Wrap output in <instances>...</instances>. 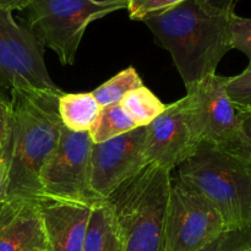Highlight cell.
I'll use <instances>...</instances> for the list:
<instances>
[{
	"mask_svg": "<svg viewBox=\"0 0 251 251\" xmlns=\"http://www.w3.org/2000/svg\"><path fill=\"white\" fill-rule=\"evenodd\" d=\"M141 86H144L141 77L135 68L130 66L98 86L91 93L96 98L100 107L103 108L107 105L120 104L127 92L136 90Z\"/></svg>",
	"mask_w": 251,
	"mask_h": 251,
	"instance_id": "obj_18",
	"label": "cell"
},
{
	"mask_svg": "<svg viewBox=\"0 0 251 251\" xmlns=\"http://www.w3.org/2000/svg\"><path fill=\"white\" fill-rule=\"evenodd\" d=\"M227 76H207L186 88L180 100L183 114L199 144H208L229 151L242 131L243 113L227 93Z\"/></svg>",
	"mask_w": 251,
	"mask_h": 251,
	"instance_id": "obj_6",
	"label": "cell"
},
{
	"mask_svg": "<svg viewBox=\"0 0 251 251\" xmlns=\"http://www.w3.org/2000/svg\"><path fill=\"white\" fill-rule=\"evenodd\" d=\"M239 251H251V247L244 248V249H242V250H239Z\"/></svg>",
	"mask_w": 251,
	"mask_h": 251,
	"instance_id": "obj_30",
	"label": "cell"
},
{
	"mask_svg": "<svg viewBox=\"0 0 251 251\" xmlns=\"http://www.w3.org/2000/svg\"><path fill=\"white\" fill-rule=\"evenodd\" d=\"M229 31L232 49L244 53L251 64V19L238 16L233 12L229 19Z\"/></svg>",
	"mask_w": 251,
	"mask_h": 251,
	"instance_id": "obj_20",
	"label": "cell"
},
{
	"mask_svg": "<svg viewBox=\"0 0 251 251\" xmlns=\"http://www.w3.org/2000/svg\"><path fill=\"white\" fill-rule=\"evenodd\" d=\"M10 154H11V147H10L9 140V142L0 149V202H4L6 199L10 172Z\"/></svg>",
	"mask_w": 251,
	"mask_h": 251,
	"instance_id": "obj_24",
	"label": "cell"
},
{
	"mask_svg": "<svg viewBox=\"0 0 251 251\" xmlns=\"http://www.w3.org/2000/svg\"><path fill=\"white\" fill-rule=\"evenodd\" d=\"M82 251H125L122 235L105 201L93 207Z\"/></svg>",
	"mask_w": 251,
	"mask_h": 251,
	"instance_id": "obj_14",
	"label": "cell"
},
{
	"mask_svg": "<svg viewBox=\"0 0 251 251\" xmlns=\"http://www.w3.org/2000/svg\"><path fill=\"white\" fill-rule=\"evenodd\" d=\"M17 202L19 201H4V202H0V226L6 220L7 216L12 212V210L16 207Z\"/></svg>",
	"mask_w": 251,
	"mask_h": 251,
	"instance_id": "obj_28",
	"label": "cell"
},
{
	"mask_svg": "<svg viewBox=\"0 0 251 251\" xmlns=\"http://www.w3.org/2000/svg\"><path fill=\"white\" fill-rule=\"evenodd\" d=\"M36 250H48L38 206L36 200L19 201L0 226V251Z\"/></svg>",
	"mask_w": 251,
	"mask_h": 251,
	"instance_id": "obj_13",
	"label": "cell"
},
{
	"mask_svg": "<svg viewBox=\"0 0 251 251\" xmlns=\"http://www.w3.org/2000/svg\"><path fill=\"white\" fill-rule=\"evenodd\" d=\"M49 251H82L95 206L39 198L36 200Z\"/></svg>",
	"mask_w": 251,
	"mask_h": 251,
	"instance_id": "obj_12",
	"label": "cell"
},
{
	"mask_svg": "<svg viewBox=\"0 0 251 251\" xmlns=\"http://www.w3.org/2000/svg\"><path fill=\"white\" fill-rule=\"evenodd\" d=\"M100 107L92 93H65L59 97V115L70 131L88 132L98 118Z\"/></svg>",
	"mask_w": 251,
	"mask_h": 251,
	"instance_id": "obj_15",
	"label": "cell"
},
{
	"mask_svg": "<svg viewBox=\"0 0 251 251\" xmlns=\"http://www.w3.org/2000/svg\"><path fill=\"white\" fill-rule=\"evenodd\" d=\"M240 112L243 113V124L239 140L227 152L239 158L251 174V114L244 110H240Z\"/></svg>",
	"mask_w": 251,
	"mask_h": 251,
	"instance_id": "obj_23",
	"label": "cell"
},
{
	"mask_svg": "<svg viewBox=\"0 0 251 251\" xmlns=\"http://www.w3.org/2000/svg\"><path fill=\"white\" fill-rule=\"evenodd\" d=\"M32 0H0V10L2 11H15V10H25Z\"/></svg>",
	"mask_w": 251,
	"mask_h": 251,
	"instance_id": "obj_27",
	"label": "cell"
},
{
	"mask_svg": "<svg viewBox=\"0 0 251 251\" xmlns=\"http://www.w3.org/2000/svg\"><path fill=\"white\" fill-rule=\"evenodd\" d=\"M184 0H129L127 11L131 20L142 21L145 17L167 11Z\"/></svg>",
	"mask_w": 251,
	"mask_h": 251,
	"instance_id": "obj_21",
	"label": "cell"
},
{
	"mask_svg": "<svg viewBox=\"0 0 251 251\" xmlns=\"http://www.w3.org/2000/svg\"><path fill=\"white\" fill-rule=\"evenodd\" d=\"M227 93L233 104L239 110L251 108V64L242 74L227 80Z\"/></svg>",
	"mask_w": 251,
	"mask_h": 251,
	"instance_id": "obj_19",
	"label": "cell"
},
{
	"mask_svg": "<svg viewBox=\"0 0 251 251\" xmlns=\"http://www.w3.org/2000/svg\"><path fill=\"white\" fill-rule=\"evenodd\" d=\"M199 1L207 5L211 9L217 10V11L226 12V14L234 12L235 0H199Z\"/></svg>",
	"mask_w": 251,
	"mask_h": 251,
	"instance_id": "obj_26",
	"label": "cell"
},
{
	"mask_svg": "<svg viewBox=\"0 0 251 251\" xmlns=\"http://www.w3.org/2000/svg\"><path fill=\"white\" fill-rule=\"evenodd\" d=\"M10 135H11L10 100H0V149L9 142Z\"/></svg>",
	"mask_w": 251,
	"mask_h": 251,
	"instance_id": "obj_25",
	"label": "cell"
},
{
	"mask_svg": "<svg viewBox=\"0 0 251 251\" xmlns=\"http://www.w3.org/2000/svg\"><path fill=\"white\" fill-rule=\"evenodd\" d=\"M63 93L11 90L10 172L5 201L41 198L39 174L60 140L59 97Z\"/></svg>",
	"mask_w": 251,
	"mask_h": 251,
	"instance_id": "obj_2",
	"label": "cell"
},
{
	"mask_svg": "<svg viewBox=\"0 0 251 251\" xmlns=\"http://www.w3.org/2000/svg\"><path fill=\"white\" fill-rule=\"evenodd\" d=\"M0 86L4 90L64 93L44 61V47L11 11L0 10Z\"/></svg>",
	"mask_w": 251,
	"mask_h": 251,
	"instance_id": "obj_9",
	"label": "cell"
},
{
	"mask_svg": "<svg viewBox=\"0 0 251 251\" xmlns=\"http://www.w3.org/2000/svg\"><path fill=\"white\" fill-rule=\"evenodd\" d=\"M200 145L186 123L180 100L167 105L166 110L146 126L147 163L171 172L193 157Z\"/></svg>",
	"mask_w": 251,
	"mask_h": 251,
	"instance_id": "obj_11",
	"label": "cell"
},
{
	"mask_svg": "<svg viewBox=\"0 0 251 251\" xmlns=\"http://www.w3.org/2000/svg\"><path fill=\"white\" fill-rule=\"evenodd\" d=\"M248 247H251V228L244 230H227L200 251H239Z\"/></svg>",
	"mask_w": 251,
	"mask_h": 251,
	"instance_id": "obj_22",
	"label": "cell"
},
{
	"mask_svg": "<svg viewBox=\"0 0 251 251\" xmlns=\"http://www.w3.org/2000/svg\"><path fill=\"white\" fill-rule=\"evenodd\" d=\"M92 145L88 132L70 131L63 125L58 146L39 174L41 198L91 206L105 201L90 188Z\"/></svg>",
	"mask_w": 251,
	"mask_h": 251,
	"instance_id": "obj_8",
	"label": "cell"
},
{
	"mask_svg": "<svg viewBox=\"0 0 251 251\" xmlns=\"http://www.w3.org/2000/svg\"><path fill=\"white\" fill-rule=\"evenodd\" d=\"M244 112H248V113H250V114H251V108H250V109H248V110H244Z\"/></svg>",
	"mask_w": 251,
	"mask_h": 251,
	"instance_id": "obj_31",
	"label": "cell"
},
{
	"mask_svg": "<svg viewBox=\"0 0 251 251\" xmlns=\"http://www.w3.org/2000/svg\"><path fill=\"white\" fill-rule=\"evenodd\" d=\"M129 0H32L24 10V25L44 48L73 65L86 28L96 20L127 9Z\"/></svg>",
	"mask_w": 251,
	"mask_h": 251,
	"instance_id": "obj_5",
	"label": "cell"
},
{
	"mask_svg": "<svg viewBox=\"0 0 251 251\" xmlns=\"http://www.w3.org/2000/svg\"><path fill=\"white\" fill-rule=\"evenodd\" d=\"M230 14L217 11L199 0L142 20L161 47L171 53L186 88L216 74L223 56L232 49Z\"/></svg>",
	"mask_w": 251,
	"mask_h": 251,
	"instance_id": "obj_1",
	"label": "cell"
},
{
	"mask_svg": "<svg viewBox=\"0 0 251 251\" xmlns=\"http://www.w3.org/2000/svg\"><path fill=\"white\" fill-rule=\"evenodd\" d=\"M178 179L213 203L226 229L251 228V174L239 158L220 147L201 144L179 167Z\"/></svg>",
	"mask_w": 251,
	"mask_h": 251,
	"instance_id": "obj_4",
	"label": "cell"
},
{
	"mask_svg": "<svg viewBox=\"0 0 251 251\" xmlns=\"http://www.w3.org/2000/svg\"><path fill=\"white\" fill-rule=\"evenodd\" d=\"M120 105L137 127L150 125L167 108V105L145 85L127 92L120 102Z\"/></svg>",
	"mask_w": 251,
	"mask_h": 251,
	"instance_id": "obj_16",
	"label": "cell"
},
{
	"mask_svg": "<svg viewBox=\"0 0 251 251\" xmlns=\"http://www.w3.org/2000/svg\"><path fill=\"white\" fill-rule=\"evenodd\" d=\"M137 129L120 104H112L100 108L98 118L88 130L93 144L108 141L123 134Z\"/></svg>",
	"mask_w": 251,
	"mask_h": 251,
	"instance_id": "obj_17",
	"label": "cell"
},
{
	"mask_svg": "<svg viewBox=\"0 0 251 251\" xmlns=\"http://www.w3.org/2000/svg\"><path fill=\"white\" fill-rule=\"evenodd\" d=\"M172 184L171 171L149 163L105 199L125 251H163Z\"/></svg>",
	"mask_w": 251,
	"mask_h": 251,
	"instance_id": "obj_3",
	"label": "cell"
},
{
	"mask_svg": "<svg viewBox=\"0 0 251 251\" xmlns=\"http://www.w3.org/2000/svg\"><path fill=\"white\" fill-rule=\"evenodd\" d=\"M0 100H10V97H9V96H7L6 90H4V88H2L1 86H0Z\"/></svg>",
	"mask_w": 251,
	"mask_h": 251,
	"instance_id": "obj_29",
	"label": "cell"
},
{
	"mask_svg": "<svg viewBox=\"0 0 251 251\" xmlns=\"http://www.w3.org/2000/svg\"><path fill=\"white\" fill-rule=\"evenodd\" d=\"M146 126L93 144L90 158V188L105 200L125 180L141 171L147 163L145 156Z\"/></svg>",
	"mask_w": 251,
	"mask_h": 251,
	"instance_id": "obj_10",
	"label": "cell"
},
{
	"mask_svg": "<svg viewBox=\"0 0 251 251\" xmlns=\"http://www.w3.org/2000/svg\"><path fill=\"white\" fill-rule=\"evenodd\" d=\"M225 232V222L211 201L173 179L163 232V251H200Z\"/></svg>",
	"mask_w": 251,
	"mask_h": 251,
	"instance_id": "obj_7",
	"label": "cell"
},
{
	"mask_svg": "<svg viewBox=\"0 0 251 251\" xmlns=\"http://www.w3.org/2000/svg\"><path fill=\"white\" fill-rule=\"evenodd\" d=\"M36 251H48V250H36Z\"/></svg>",
	"mask_w": 251,
	"mask_h": 251,
	"instance_id": "obj_32",
	"label": "cell"
}]
</instances>
